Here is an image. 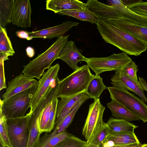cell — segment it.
Returning <instances> with one entry per match:
<instances>
[{
	"mask_svg": "<svg viewBox=\"0 0 147 147\" xmlns=\"http://www.w3.org/2000/svg\"><path fill=\"white\" fill-rule=\"evenodd\" d=\"M4 61L0 59V90L6 88L4 68Z\"/></svg>",
	"mask_w": 147,
	"mask_h": 147,
	"instance_id": "obj_37",
	"label": "cell"
},
{
	"mask_svg": "<svg viewBox=\"0 0 147 147\" xmlns=\"http://www.w3.org/2000/svg\"><path fill=\"white\" fill-rule=\"evenodd\" d=\"M107 3L108 5L118 9L121 19L147 27V17L137 14L130 10L124 5L121 0H108Z\"/></svg>",
	"mask_w": 147,
	"mask_h": 147,
	"instance_id": "obj_19",
	"label": "cell"
},
{
	"mask_svg": "<svg viewBox=\"0 0 147 147\" xmlns=\"http://www.w3.org/2000/svg\"><path fill=\"white\" fill-rule=\"evenodd\" d=\"M94 76L87 65L79 67L65 78L59 80L56 98L69 97L85 92Z\"/></svg>",
	"mask_w": 147,
	"mask_h": 147,
	"instance_id": "obj_3",
	"label": "cell"
},
{
	"mask_svg": "<svg viewBox=\"0 0 147 147\" xmlns=\"http://www.w3.org/2000/svg\"><path fill=\"white\" fill-rule=\"evenodd\" d=\"M13 0H0V26L5 28L11 22Z\"/></svg>",
	"mask_w": 147,
	"mask_h": 147,
	"instance_id": "obj_27",
	"label": "cell"
},
{
	"mask_svg": "<svg viewBox=\"0 0 147 147\" xmlns=\"http://www.w3.org/2000/svg\"><path fill=\"white\" fill-rule=\"evenodd\" d=\"M16 36L19 38L30 40V35L28 32L23 30L17 31L16 32Z\"/></svg>",
	"mask_w": 147,
	"mask_h": 147,
	"instance_id": "obj_38",
	"label": "cell"
},
{
	"mask_svg": "<svg viewBox=\"0 0 147 147\" xmlns=\"http://www.w3.org/2000/svg\"><path fill=\"white\" fill-rule=\"evenodd\" d=\"M110 133V130L107 123H105L92 139L88 144L90 143L100 147L106 142L107 137Z\"/></svg>",
	"mask_w": 147,
	"mask_h": 147,
	"instance_id": "obj_30",
	"label": "cell"
},
{
	"mask_svg": "<svg viewBox=\"0 0 147 147\" xmlns=\"http://www.w3.org/2000/svg\"><path fill=\"white\" fill-rule=\"evenodd\" d=\"M123 3L127 7L133 4L138 2L141 0H121Z\"/></svg>",
	"mask_w": 147,
	"mask_h": 147,
	"instance_id": "obj_41",
	"label": "cell"
},
{
	"mask_svg": "<svg viewBox=\"0 0 147 147\" xmlns=\"http://www.w3.org/2000/svg\"><path fill=\"white\" fill-rule=\"evenodd\" d=\"M139 82L143 90L147 92V83L143 78L138 77Z\"/></svg>",
	"mask_w": 147,
	"mask_h": 147,
	"instance_id": "obj_39",
	"label": "cell"
},
{
	"mask_svg": "<svg viewBox=\"0 0 147 147\" xmlns=\"http://www.w3.org/2000/svg\"><path fill=\"white\" fill-rule=\"evenodd\" d=\"M52 101L46 106L41 114L39 123L40 131L41 133L46 132L50 113L52 107Z\"/></svg>",
	"mask_w": 147,
	"mask_h": 147,
	"instance_id": "obj_33",
	"label": "cell"
},
{
	"mask_svg": "<svg viewBox=\"0 0 147 147\" xmlns=\"http://www.w3.org/2000/svg\"><path fill=\"white\" fill-rule=\"evenodd\" d=\"M0 147H6V146L0 142Z\"/></svg>",
	"mask_w": 147,
	"mask_h": 147,
	"instance_id": "obj_45",
	"label": "cell"
},
{
	"mask_svg": "<svg viewBox=\"0 0 147 147\" xmlns=\"http://www.w3.org/2000/svg\"><path fill=\"white\" fill-rule=\"evenodd\" d=\"M125 73L134 80L139 83L137 76L138 66L132 60L126 64L122 68Z\"/></svg>",
	"mask_w": 147,
	"mask_h": 147,
	"instance_id": "obj_36",
	"label": "cell"
},
{
	"mask_svg": "<svg viewBox=\"0 0 147 147\" xmlns=\"http://www.w3.org/2000/svg\"><path fill=\"white\" fill-rule=\"evenodd\" d=\"M86 142L70 134L54 147H84Z\"/></svg>",
	"mask_w": 147,
	"mask_h": 147,
	"instance_id": "obj_31",
	"label": "cell"
},
{
	"mask_svg": "<svg viewBox=\"0 0 147 147\" xmlns=\"http://www.w3.org/2000/svg\"><path fill=\"white\" fill-rule=\"evenodd\" d=\"M105 21L130 34L147 46V27L123 19Z\"/></svg>",
	"mask_w": 147,
	"mask_h": 147,
	"instance_id": "obj_18",
	"label": "cell"
},
{
	"mask_svg": "<svg viewBox=\"0 0 147 147\" xmlns=\"http://www.w3.org/2000/svg\"><path fill=\"white\" fill-rule=\"evenodd\" d=\"M110 133L128 132L134 133V130L138 126L125 120L111 118L106 123Z\"/></svg>",
	"mask_w": 147,
	"mask_h": 147,
	"instance_id": "obj_23",
	"label": "cell"
},
{
	"mask_svg": "<svg viewBox=\"0 0 147 147\" xmlns=\"http://www.w3.org/2000/svg\"><path fill=\"white\" fill-rule=\"evenodd\" d=\"M96 27L104 41L129 55L137 56L145 51L147 46L128 33L107 22L98 20Z\"/></svg>",
	"mask_w": 147,
	"mask_h": 147,
	"instance_id": "obj_1",
	"label": "cell"
},
{
	"mask_svg": "<svg viewBox=\"0 0 147 147\" xmlns=\"http://www.w3.org/2000/svg\"><path fill=\"white\" fill-rule=\"evenodd\" d=\"M88 8L96 15L98 20L104 21L121 19L118 9L97 0H88L86 3Z\"/></svg>",
	"mask_w": 147,
	"mask_h": 147,
	"instance_id": "obj_14",
	"label": "cell"
},
{
	"mask_svg": "<svg viewBox=\"0 0 147 147\" xmlns=\"http://www.w3.org/2000/svg\"><path fill=\"white\" fill-rule=\"evenodd\" d=\"M140 147H147V144H142Z\"/></svg>",
	"mask_w": 147,
	"mask_h": 147,
	"instance_id": "obj_44",
	"label": "cell"
},
{
	"mask_svg": "<svg viewBox=\"0 0 147 147\" xmlns=\"http://www.w3.org/2000/svg\"><path fill=\"white\" fill-rule=\"evenodd\" d=\"M142 144H132L127 145H115L110 147H140Z\"/></svg>",
	"mask_w": 147,
	"mask_h": 147,
	"instance_id": "obj_42",
	"label": "cell"
},
{
	"mask_svg": "<svg viewBox=\"0 0 147 147\" xmlns=\"http://www.w3.org/2000/svg\"><path fill=\"white\" fill-rule=\"evenodd\" d=\"M56 13L72 17L81 21L88 22L92 24H96L98 20L94 13L88 8L84 10L61 11Z\"/></svg>",
	"mask_w": 147,
	"mask_h": 147,
	"instance_id": "obj_24",
	"label": "cell"
},
{
	"mask_svg": "<svg viewBox=\"0 0 147 147\" xmlns=\"http://www.w3.org/2000/svg\"><path fill=\"white\" fill-rule=\"evenodd\" d=\"M111 84L116 88L132 92L139 96L147 103L146 98L139 83L134 80L121 69L116 71L111 77Z\"/></svg>",
	"mask_w": 147,
	"mask_h": 147,
	"instance_id": "obj_11",
	"label": "cell"
},
{
	"mask_svg": "<svg viewBox=\"0 0 147 147\" xmlns=\"http://www.w3.org/2000/svg\"><path fill=\"white\" fill-rule=\"evenodd\" d=\"M107 105L111 111L112 115L116 119L128 122L140 120L125 107L114 99H112L111 101Z\"/></svg>",
	"mask_w": 147,
	"mask_h": 147,
	"instance_id": "obj_22",
	"label": "cell"
},
{
	"mask_svg": "<svg viewBox=\"0 0 147 147\" xmlns=\"http://www.w3.org/2000/svg\"><path fill=\"white\" fill-rule=\"evenodd\" d=\"M132 61L127 54L123 52L105 57L87 58L86 62L95 75H99L106 71L119 70Z\"/></svg>",
	"mask_w": 147,
	"mask_h": 147,
	"instance_id": "obj_7",
	"label": "cell"
},
{
	"mask_svg": "<svg viewBox=\"0 0 147 147\" xmlns=\"http://www.w3.org/2000/svg\"><path fill=\"white\" fill-rule=\"evenodd\" d=\"M105 107L100 103L99 98L94 100L89 106V111L82 134L87 143L92 139L104 124L103 115Z\"/></svg>",
	"mask_w": 147,
	"mask_h": 147,
	"instance_id": "obj_9",
	"label": "cell"
},
{
	"mask_svg": "<svg viewBox=\"0 0 147 147\" xmlns=\"http://www.w3.org/2000/svg\"><path fill=\"white\" fill-rule=\"evenodd\" d=\"M70 134L66 130L53 136L46 133L40 139L39 147H54Z\"/></svg>",
	"mask_w": 147,
	"mask_h": 147,
	"instance_id": "obj_29",
	"label": "cell"
},
{
	"mask_svg": "<svg viewBox=\"0 0 147 147\" xmlns=\"http://www.w3.org/2000/svg\"><path fill=\"white\" fill-rule=\"evenodd\" d=\"M89 98V96L85 92L61 98L58 104L55 127L60 123L78 103L86 101Z\"/></svg>",
	"mask_w": 147,
	"mask_h": 147,
	"instance_id": "obj_15",
	"label": "cell"
},
{
	"mask_svg": "<svg viewBox=\"0 0 147 147\" xmlns=\"http://www.w3.org/2000/svg\"><path fill=\"white\" fill-rule=\"evenodd\" d=\"M38 83V81L31 87L7 100L1 99L0 112L7 119L24 116L30 107L31 100Z\"/></svg>",
	"mask_w": 147,
	"mask_h": 147,
	"instance_id": "obj_4",
	"label": "cell"
},
{
	"mask_svg": "<svg viewBox=\"0 0 147 147\" xmlns=\"http://www.w3.org/2000/svg\"><path fill=\"white\" fill-rule=\"evenodd\" d=\"M107 88L100 76L95 75L90 82L85 93L90 98L94 100L99 98L101 94Z\"/></svg>",
	"mask_w": 147,
	"mask_h": 147,
	"instance_id": "obj_26",
	"label": "cell"
},
{
	"mask_svg": "<svg viewBox=\"0 0 147 147\" xmlns=\"http://www.w3.org/2000/svg\"><path fill=\"white\" fill-rule=\"evenodd\" d=\"M80 23L72 21H68L53 27L36 31L28 32L30 40L35 38L51 39L56 37L63 36L74 26H77Z\"/></svg>",
	"mask_w": 147,
	"mask_h": 147,
	"instance_id": "obj_16",
	"label": "cell"
},
{
	"mask_svg": "<svg viewBox=\"0 0 147 147\" xmlns=\"http://www.w3.org/2000/svg\"><path fill=\"white\" fill-rule=\"evenodd\" d=\"M57 92L53 88H50L33 112L30 114L29 118L30 134L27 147H39L40 135V120L45 107L56 98Z\"/></svg>",
	"mask_w": 147,
	"mask_h": 147,
	"instance_id": "obj_8",
	"label": "cell"
},
{
	"mask_svg": "<svg viewBox=\"0 0 147 147\" xmlns=\"http://www.w3.org/2000/svg\"><path fill=\"white\" fill-rule=\"evenodd\" d=\"M85 102V101H82L78 103L60 123L55 127L53 131L49 134V135L53 136L66 130V129L69 127L72 122L76 112L80 107Z\"/></svg>",
	"mask_w": 147,
	"mask_h": 147,
	"instance_id": "obj_28",
	"label": "cell"
},
{
	"mask_svg": "<svg viewBox=\"0 0 147 147\" xmlns=\"http://www.w3.org/2000/svg\"><path fill=\"white\" fill-rule=\"evenodd\" d=\"M69 35L58 37L55 42L45 51L38 55L35 58L23 66L22 72L24 75L40 79L44 71L57 59L61 50L68 41Z\"/></svg>",
	"mask_w": 147,
	"mask_h": 147,
	"instance_id": "obj_2",
	"label": "cell"
},
{
	"mask_svg": "<svg viewBox=\"0 0 147 147\" xmlns=\"http://www.w3.org/2000/svg\"><path fill=\"white\" fill-rule=\"evenodd\" d=\"M38 81L34 78L20 73L8 82L6 91L2 95V100H7L14 95L31 87Z\"/></svg>",
	"mask_w": 147,
	"mask_h": 147,
	"instance_id": "obj_17",
	"label": "cell"
},
{
	"mask_svg": "<svg viewBox=\"0 0 147 147\" xmlns=\"http://www.w3.org/2000/svg\"><path fill=\"white\" fill-rule=\"evenodd\" d=\"M30 116L28 113L23 117L7 119L8 137L12 147H27Z\"/></svg>",
	"mask_w": 147,
	"mask_h": 147,
	"instance_id": "obj_6",
	"label": "cell"
},
{
	"mask_svg": "<svg viewBox=\"0 0 147 147\" xmlns=\"http://www.w3.org/2000/svg\"><path fill=\"white\" fill-rule=\"evenodd\" d=\"M7 119L0 112V141L6 147H12L9 139L7 124Z\"/></svg>",
	"mask_w": 147,
	"mask_h": 147,
	"instance_id": "obj_32",
	"label": "cell"
},
{
	"mask_svg": "<svg viewBox=\"0 0 147 147\" xmlns=\"http://www.w3.org/2000/svg\"><path fill=\"white\" fill-rule=\"evenodd\" d=\"M59 69L60 65L58 63L50 66L39 79L38 85L30 102L29 113L31 114L33 112L45 96L52 83L58 76Z\"/></svg>",
	"mask_w": 147,
	"mask_h": 147,
	"instance_id": "obj_10",
	"label": "cell"
},
{
	"mask_svg": "<svg viewBox=\"0 0 147 147\" xmlns=\"http://www.w3.org/2000/svg\"><path fill=\"white\" fill-rule=\"evenodd\" d=\"M84 147H100L98 146L89 143L87 144Z\"/></svg>",
	"mask_w": 147,
	"mask_h": 147,
	"instance_id": "obj_43",
	"label": "cell"
},
{
	"mask_svg": "<svg viewBox=\"0 0 147 147\" xmlns=\"http://www.w3.org/2000/svg\"><path fill=\"white\" fill-rule=\"evenodd\" d=\"M107 88L111 99L122 104L144 123L147 122V105L142 99L127 91L113 86Z\"/></svg>",
	"mask_w": 147,
	"mask_h": 147,
	"instance_id": "obj_5",
	"label": "cell"
},
{
	"mask_svg": "<svg viewBox=\"0 0 147 147\" xmlns=\"http://www.w3.org/2000/svg\"><path fill=\"white\" fill-rule=\"evenodd\" d=\"M140 144L134 133H111L107 136L106 142L100 147Z\"/></svg>",
	"mask_w": 147,
	"mask_h": 147,
	"instance_id": "obj_21",
	"label": "cell"
},
{
	"mask_svg": "<svg viewBox=\"0 0 147 147\" xmlns=\"http://www.w3.org/2000/svg\"><path fill=\"white\" fill-rule=\"evenodd\" d=\"M59 101L58 98H56L52 101V107L50 113L46 132H50L55 127Z\"/></svg>",
	"mask_w": 147,
	"mask_h": 147,
	"instance_id": "obj_34",
	"label": "cell"
},
{
	"mask_svg": "<svg viewBox=\"0 0 147 147\" xmlns=\"http://www.w3.org/2000/svg\"><path fill=\"white\" fill-rule=\"evenodd\" d=\"M15 53L6 28L0 26V59L5 61L9 59L8 56H13Z\"/></svg>",
	"mask_w": 147,
	"mask_h": 147,
	"instance_id": "obj_25",
	"label": "cell"
},
{
	"mask_svg": "<svg viewBox=\"0 0 147 147\" xmlns=\"http://www.w3.org/2000/svg\"><path fill=\"white\" fill-rule=\"evenodd\" d=\"M46 9L56 13L63 10H84L88 8L86 3L78 0H48Z\"/></svg>",
	"mask_w": 147,
	"mask_h": 147,
	"instance_id": "obj_20",
	"label": "cell"
},
{
	"mask_svg": "<svg viewBox=\"0 0 147 147\" xmlns=\"http://www.w3.org/2000/svg\"><path fill=\"white\" fill-rule=\"evenodd\" d=\"M82 50L78 48L74 41H68L60 52L57 59L66 63L74 71L79 68L78 62L87 61V58L82 53Z\"/></svg>",
	"mask_w": 147,
	"mask_h": 147,
	"instance_id": "obj_13",
	"label": "cell"
},
{
	"mask_svg": "<svg viewBox=\"0 0 147 147\" xmlns=\"http://www.w3.org/2000/svg\"><path fill=\"white\" fill-rule=\"evenodd\" d=\"M26 52L27 55L30 58L33 57L35 54L34 49L31 47H28L26 48Z\"/></svg>",
	"mask_w": 147,
	"mask_h": 147,
	"instance_id": "obj_40",
	"label": "cell"
},
{
	"mask_svg": "<svg viewBox=\"0 0 147 147\" xmlns=\"http://www.w3.org/2000/svg\"><path fill=\"white\" fill-rule=\"evenodd\" d=\"M32 10L29 0H13L11 22L13 25L23 28L31 25Z\"/></svg>",
	"mask_w": 147,
	"mask_h": 147,
	"instance_id": "obj_12",
	"label": "cell"
},
{
	"mask_svg": "<svg viewBox=\"0 0 147 147\" xmlns=\"http://www.w3.org/2000/svg\"><path fill=\"white\" fill-rule=\"evenodd\" d=\"M127 7L136 13L147 17V1H143L141 0Z\"/></svg>",
	"mask_w": 147,
	"mask_h": 147,
	"instance_id": "obj_35",
	"label": "cell"
}]
</instances>
